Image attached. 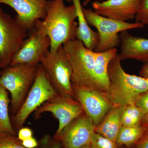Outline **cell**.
Returning a JSON list of instances; mask_svg holds the SVG:
<instances>
[{
	"instance_id": "1",
	"label": "cell",
	"mask_w": 148,
	"mask_h": 148,
	"mask_svg": "<svg viewBox=\"0 0 148 148\" xmlns=\"http://www.w3.org/2000/svg\"><path fill=\"white\" fill-rule=\"evenodd\" d=\"M73 4L66 6L64 0H50L45 18L36 22L50 38V51L54 52L60 47L76 39L78 23Z\"/></svg>"
},
{
	"instance_id": "2",
	"label": "cell",
	"mask_w": 148,
	"mask_h": 148,
	"mask_svg": "<svg viewBox=\"0 0 148 148\" xmlns=\"http://www.w3.org/2000/svg\"><path fill=\"white\" fill-rule=\"evenodd\" d=\"M117 53L109 64L110 82L107 97L113 106L135 104L140 95L148 90V79L125 73Z\"/></svg>"
},
{
	"instance_id": "3",
	"label": "cell",
	"mask_w": 148,
	"mask_h": 148,
	"mask_svg": "<svg viewBox=\"0 0 148 148\" xmlns=\"http://www.w3.org/2000/svg\"><path fill=\"white\" fill-rule=\"evenodd\" d=\"M38 64L10 65L0 72V86L10 93L11 117L18 112L27 98L36 77Z\"/></svg>"
},
{
	"instance_id": "4",
	"label": "cell",
	"mask_w": 148,
	"mask_h": 148,
	"mask_svg": "<svg viewBox=\"0 0 148 148\" xmlns=\"http://www.w3.org/2000/svg\"><path fill=\"white\" fill-rule=\"evenodd\" d=\"M63 47L72 68V84L96 89L94 77L95 51L86 47L77 39L69 41Z\"/></svg>"
},
{
	"instance_id": "5",
	"label": "cell",
	"mask_w": 148,
	"mask_h": 148,
	"mask_svg": "<svg viewBox=\"0 0 148 148\" xmlns=\"http://www.w3.org/2000/svg\"><path fill=\"white\" fill-rule=\"evenodd\" d=\"M83 11L88 25L95 27L98 31L99 42L95 51L96 52H103L115 48L120 44L119 33L143 28L145 26L139 22L128 23L101 16L89 9L83 8Z\"/></svg>"
},
{
	"instance_id": "6",
	"label": "cell",
	"mask_w": 148,
	"mask_h": 148,
	"mask_svg": "<svg viewBox=\"0 0 148 148\" xmlns=\"http://www.w3.org/2000/svg\"><path fill=\"white\" fill-rule=\"evenodd\" d=\"M28 34V29L5 12L0 5V69L10 65Z\"/></svg>"
},
{
	"instance_id": "7",
	"label": "cell",
	"mask_w": 148,
	"mask_h": 148,
	"mask_svg": "<svg viewBox=\"0 0 148 148\" xmlns=\"http://www.w3.org/2000/svg\"><path fill=\"white\" fill-rule=\"evenodd\" d=\"M58 94L49 80L42 66L39 64L36 77L27 98L18 112L10 118L12 127L16 134L33 112Z\"/></svg>"
},
{
	"instance_id": "8",
	"label": "cell",
	"mask_w": 148,
	"mask_h": 148,
	"mask_svg": "<svg viewBox=\"0 0 148 148\" xmlns=\"http://www.w3.org/2000/svg\"><path fill=\"white\" fill-rule=\"evenodd\" d=\"M40 64L56 92L74 98L71 79L72 68L63 45L54 52L49 51L41 59Z\"/></svg>"
},
{
	"instance_id": "9",
	"label": "cell",
	"mask_w": 148,
	"mask_h": 148,
	"mask_svg": "<svg viewBox=\"0 0 148 148\" xmlns=\"http://www.w3.org/2000/svg\"><path fill=\"white\" fill-rule=\"evenodd\" d=\"M35 118H40L44 113H51L59 122L55 135L59 134L73 121L84 112L76 99L58 94L42 104L35 111Z\"/></svg>"
},
{
	"instance_id": "10",
	"label": "cell",
	"mask_w": 148,
	"mask_h": 148,
	"mask_svg": "<svg viewBox=\"0 0 148 148\" xmlns=\"http://www.w3.org/2000/svg\"><path fill=\"white\" fill-rule=\"evenodd\" d=\"M50 38L36 24L34 27L29 31L28 37L14 56L10 65H38L42 58L50 50Z\"/></svg>"
},
{
	"instance_id": "11",
	"label": "cell",
	"mask_w": 148,
	"mask_h": 148,
	"mask_svg": "<svg viewBox=\"0 0 148 148\" xmlns=\"http://www.w3.org/2000/svg\"><path fill=\"white\" fill-rule=\"evenodd\" d=\"M74 98L81 105L85 113L97 126L113 105L105 93L94 88H85L72 84Z\"/></svg>"
},
{
	"instance_id": "12",
	"label": "cell",
	"mask_w": 148,
	"mask_h": 148,
	"mask_svg": "<svg viewBox=\"0 0 148 148\" xmlns=\"http://www.w3.org/2000/svg\"><path fill=\"white\" fill-rule=\"evenodd\" d=\"M95 128L84 112L53 138L60 142L63 148H81L90 144Z\"/></svg>"
},
{
	"instance_id": "13",
	"label": "cell",
	"mask_w": 148,
	"mask_h": 148,
	"mask_svg": "<svg viewBox=\"0 0 148 148\" xmlns=\"http://www.w3.org/2000/svg\"><path fill=\"white\" fill-rule=\"evenodd\" d=\"M49 0H0V4L10 7L17 13L15 18L24 27L31 30L39 20L45 18Z\"/></svg>"
},
{
	"instance_id": "14",
	"label": "cell",
	"mask_w": 148,
	"mask_h": 148,
	"mask_svg": "<svg viewBox=\"0 0 148 148\" xmlns=\"http://www.w3.org/2000/svg\"><path fill=\"white\" fill-rule=\"evenodd\" d=\"M143 0H106L92 3V8L97 14L124 21L135 18Z\"/></svg>"
},
{
	"instance_id": "15",
	"label": "cell",
	"mask_w": 148,
	"mask_h": 148,
	"mask_svg": "<svg viewBox=\"0 0 148 148\" xmlns=\"http://www.w3.org/2000/svg\"><path fill=\"white\" fill-rule=\"evenodd\" d=\"M121 61L132 59L148 63V39L134 36L127 31L121 32Z\"/></svg>"
},
{
	"instance_id": "16",
	"label": "cell",
	"mask_w": 148,
	"mask_h": 148,
	"mask_svg": "<svg viewBox=\"0 0 148 148\" xmlns=\"http://www.w3.org/2000/svg\"><path fill=\"white\" fill-rule=\"evenodd\" d=\"M117 53V50L116 48L103 52L95 51L94 77L95 89L106 95L110 86L108 75L109 64Z\"/></svg>"
},
{
	"instance_id": "17",
	"label": "cell",
	"mask_w": 148,
	"mask_h": 148,
	"mask_svg": "<svg viewBox=\"0 0 148 148\" xmlns=\"http://www.w3.org/2000/svg\"><path fill=\"white\" fill-rule=\"evenodd\" d=\"M67 1L73 3L76 10L78 27L76 39L81 41L88 49L95 51L99 44V35L98 32H94L91 29L86 20L80 0Z\"/></svg>"
},
{
	"instance_id": "18",
	"label": "cell",
	"mask_w": 148,
	"mask_h": 148,
	"mask_svg": "<svg viewBox=\"0 0 148 148\" xmlns=\"http://www.w3.org/2000/svg\"><path fill=\"white\" fill-rule=\"evenodd\" d=\"M125 107L113 106L100 124L95 132L114 142L122 126L121 118Z\"/></svg>"
},
{
	"instance_id": "19",
	"label": "cell",
	"mask_w": 148,
	"mask_h": 148,
	"mask_svg": "<svg viewBox=\"0 0 148 148\" xmlns=\"http://www.w3.org/2000/svg\"><path fill=\"white\" fill-rule=\"evenodd\" d=\"M145 132V129L141 125L135 127L122 125L115 143L117 145H131L140 140Z\"/></svg>"
},
{
	"instance_id": "20",
	"label": "cell",
	"mask_w": 148,
	"mask_h": 148,
	"mask_svg": "<svg viewBox=\"0 0 148 148\" xmlns=\"http://www.w3.org/2000/svg\"><path fill=\"white\" fill-rule=\"evenodd\" d=\"M8 92L5 88L0 86V129L16 135L9 114L8 106L10 100Z\"/></svg>"
},
{
	"instance_id": "21",
	"label": "cell",
	"mask_w": 148,
	"mask_h": 148,
	"mask_svg": "<svg viewBox=\"0 0 148 148\" xmlns=\"http://www.w3.org/2000/svg\"><path fill=\"white\" fill-rule=\"evenodd\" d=\"M145 114L144 111L135 104L125 106L122 115V125L127 127L140 126Z\"/></svg>"
},
{
	"instance_id": "22",
	"label": "cell",
	"mask_w": 148,
	"mask_h": 148,
	"mask_svg": "<svg viewBox=\"0 0 148 148\" xmlns=\"http://www.w3.org/2000/svg\"><path fill=\"white\" fill-rule=\"evenodd\" d=\"M0 148H27L16 135L0 129Z\"/></svg>"
},
{
	"instance_id": "23",
	"label": "cell",
	"mask_w": 148,
	"mask_h": 148,
	"mask_svg": "<svg viewBox=\"0 0 148 148\" xmlns=\"http://www.w3.org/2000/svg\"><path fill=\"white\" fill-rule=\"evenodd\" d=\"M92 148H118L115 142L95 132L90 143Z\"/></svg>"
},
{
	"instance_id": "24",
	"label": "cell",
	"mask_w": 148,
	"mask_h": 148,
	"mask_svg": "<svg viewBox=\"0 0 148 148\" xmlns=\"http://www.w3.org/2000/svg\"><path fill=\"white\" fill-rule=\"evenodd\" d=\"M135 18V22L148 25V0H143L140 10Z\"/></svg>"
},
{
	"instance_id": "25",
	"label": "cell",
	"mask_w": 148,
	"mask_h": 148,
	"mask_svg": "<svg viewBox=\"0 0 148 148\" xmlns=\"http://www.w3.org/2000/svg\"><path fill=\"white\" fill-rule=\"evenodd\" d=\"M42 148H61V143L59 141L52 139L49 135H45L41 141Z\"/></svg>"
},
{
	"instance_id": "26",
	"label": "cell",
	"mask_w": 148,
	"mask_h": 148,
	"mask_svg": "<svg viewBox=\"0 0 148 148\" xmlns=\"http://www.w3.org/2000/svg\"><path fill=\"white\" fill-rule=\"evenodd\" d=\"M135 105L142 109L145 114L148 113V90L140 95Z\"/></svg>"
},
{
	"instance_id": "27",
	"label": "cell",
	"mask_w": 148,
	"mask_h": 148,
	"mask_svg": "<svg viewBox=\"0 0 148 148\" xmlns=\"http://www.w3.org/2000/svg\"><path fill=\"white\" fill-rule=\"evenodd\" d=\"M17 133L18 138L21 142L33 137V131L29 127H22Z\"/></svg>"
},
{
	"instance_id": "28",
	"label": "cell",
	"mask_w": 148,
	"mask_h": 148,
	"mask_svg": "<svg viewBox=\"0 0 148 148\" xmlns=\"http://www.w3.org/2000/svg\"><path fill=\"white\" fill-rule=\"evenodd\" d=\"M22 144L25 147L27 148H35L38 146L37 140L33 137L22 141Z\"/></svg>"
},
{
	"instance_id": "29",
	"label": "cell",
	"mask_w": 148,
	"mask_h": 148,
	"mask_svg": "<svg viewBox=\"0 0 148 148\" xmlns=\"http://www.w3.org/2000/svg\"><path fill=\"white\" fill-rule=\"evenodd\" d=\"M145 135L140 139L138 148H148V132Z\"/></svg>"
},
{
	"instance_id": "30",
	"label": "cell",
	"mask_w": 148,
	"mask_h": 148,
	"mask_svg": "<svg viewBox=\"0 0 148 148\" xmlns=\"http://www.w3.org/2000/svg\"><path fill=\"white\" fill-rule=\"evenodd\" d=\"M140 76L148 79V63L145 64L142 67L140 72Z\"/></svg>"
},
{
	"instance_id": "31",
	"label": "cell",
	"mask_w": 148,
	"mask_h": 148,
	"mask_svg": "<svg viewBox=\"0 0 148 148\" xmlns=\"http://www.w3.org/2000/svg\"><path fill=\"white\" fill-rule=\"evenodd\" d=\"M141 125L145 129L146 132H148V113L146 114L143 116Z\"/></svg>"
},
{
	"instance_id": "32",
	"label": "cell",
	"mask_w": 148,
	"mask_h": 148,
	"mask_svg": "<svg viewBox=\"0 0 148 148\" xmlns=\"http://www.w3.org/2000/svg\"><path fill=\"white\" fill-rule=\"evenodd\" d=\"M92 0H86L84 1L83 3V5L86 6Z\"/></svg>"
},
{
	"instance_id": "33",
	"label": "cell",
	"mask_w": 148,
	"mask_h": 148,
	"mask_svg": "<svg viewBox=\"0 0 148 148\" xmlns=\"http://www.w3.org/2000/svg\"><path fill=\"white\" fill-rule=\"evenodd\" d=\"M81 148H92V147H91V146H90V144H89V145L84 146L82 147Z\"/></svg>"
},
{
	"instance_id": "34",
	"label": "cell",
	"mask_w": 148,
	"mask_h": 148,
	"mask_svg": "<svg viewBox=\"0 0 148 148\" xmlns=\"http://www.w3.org/2000/svg\"><path fill=\"white\" fill-rule=\"evenodd\" d=\"M49 1H50V0H49Z\"/></svg>"
}]
</instances>
